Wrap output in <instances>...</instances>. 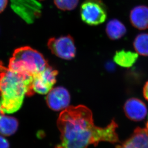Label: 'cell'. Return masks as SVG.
<instances>
[{
  "instance_id": "obj_22",
  "label": "cell",
  "mask_w": 148,
  "mask_h": 148,
  "mask_svg": "<svg viewBox=\"0 0 148 148\" xmlns=\"http://www.w3.org/2000/svg\"><path fill=\"white\" fill-rule=\"evenodd\" d=\"M1 114H2V113H1V109H0V116H1Z\"/></svg>"
},
{
  "instance_id": "obj_20",
  "label": "cell",
  "mask_w": 148,
  "mask_h": 148,
  "mask_svg": "<svg viewBox=\"0 0 148 148\" xmlns=\"http://www.w3.org/2000/svg\"><path fill=\"white\" fill-rule=\"evenodd\" d=\"M56 148H61V147H60V146L58 145V146H57V147H56Z\"/></svg>"
},
{
  "instance_id": "obj_14",
  "label": "cell",
  "mask_w": 148,
  "mask_h": 148,
  "mask_svg": "<svg viewBox=\"0 0 148 148\" xmlns=\"http://www.w3.org/2000/svg\"><path fill=\"white\" fill-rule=\"evenodd\" d=\"M18 122L14 117L0 116V133L9 136L14 134L18 128Z\"/></svg>"
},
{
  "instance_id": "obj_3",
  "label": "cell",
  "mask_w": 148,
  "mask_h": 148,
  "mask_svg": "<svg viewBox=\"0 0 148 148\" xmlns=\"http://www.w3.org/2000/svg\"><path fill=\"white\" fill-rule=\"evenodd\" d=\"M48 65L46 59L40 52L29 47H23L14 50L8 68L13 71L34 78Z\"/></svg>"
},
{
  "instance_id": "obj_11",
  "label": "cell",
  "mask_w": 148,
  "mask_h": 148,
  "mask_svg": "<svg viewBox=\"0 0 148 148\" xmlns=\"http://www.w3.org/2000/svg\"><path fill=\"white\" fill-rule=\"evenodd\" d=\"M130 20L133 26L138 29H148V6L142 5L133 8L130 12Z\"/></svg>"
},
{
  "instance_id": "obj_18",
  "label": "cell",
  "mask_w": 148,
  "mask_h": 148,
  "mask_svg": "<svg viewBox=\"0 0 148 148\" xmlns=\"http://www.w3.org/2000/svg\"><path fill=\"white\" fill-rule=\"evenodd\" d=\"M8 3V0H0V13L4 11Z\"/></svg>"
},
{
  "instance_id": "obj_19",
  "label": "cell",
  "mask_w": 148,
  "mask_h": 148,
  "mask_svg": "<svg viewBox=\"0 0 148 148\" xmlns=\"http://www.w3.org/2000/svg\"><path fill=\"white\" fill-rule=\"evenodd\" d=\"M143 93L144 98H145L147 101H148V81L146 82V84L144 85Z\"/></svg>"
},
{
  "instance_id": "obj_7",
  "label": "cell",
  "mask_w": 148,
  "mask_h": 148,
  "mask_svg": "<svg viewBox=\"0 0 148 148\" xmlns=\"http://www.w3.org/2000/svg\"><path fill=\"white\" fill-rule=\"evenodd\" d=\"M57 74V71L48 65L43 71L34 77L33 91L41 95L48 94L56 82Z\"/></svg>"
},
{
  "instance_id": "obj_17",
  "label": "cell",
  "mask_w": 148,
  "mask_h": 148,
  "mask_svg": "<svg viewBox=\"0 0 148 148\" xmlns=\"http://www.w3.org/2000/svg\"><path fill=\"white\" fill-rule=\"evenodd\" d=\"M0 148H9V144L7 140L0 136Z\"/></svg>"
},
{
  "instance_id": "obj_16",
  "label": "cell",
  "mask_w": 148,
  "mask_h": 148,
  "mask_svg": "<svg viewBox=\"0 0 148 148\" xmlns=\"http://www.w3.org/2000/svg\"><path fill=\"white\" fill-rule=\"evenodd\" d=\"M79 0H54L58 8L62 11H71L75 8Z\"/></svg>"
},
{
  "instance_id": "obj_13",
  "label": "cell",
  "mask_w": 148,
  "mask_h": 148,
  "mask_svg": "<svg viewBox=\"0 0 148 148\" xmlns=\"http://www.w3.org/2000/svg\"><path fill=\"white\" fill-rule=\"evenodd\" d=\"M106 34L112 40H117L122 38L127 32L124 25L119 20H110L106 25Z\"/></svg>"
},
{
  "instance_id": "obj_2",
  "label": "cell",
  "mask_w": 148,
  "mask_h": 148,
  "mask_svg": "<svg viewBox=\"0 0 148 148\" xmlns=\"http://www.w3.org/2000/svg\"><path fill=\"white\" fill-rule=\"evenodd\" d=\"M33 81L32 77L13 71L0 63V109L2 114L18 110L25 95L34 94Z\"/></svg>"
},
{
  "instance_id": "obj_10",
  "label": "cell",
  "mask_w": 148,
  "mask_h": 148,
  "mask_svg": "<svg viewBox=\"0 0 148 148\" xmlns=\"http://www.w3.org/2000/svg\"><path fill=\"white\" fill-rule=\"evenodd\" d=\"M116 148H148V130L137 127L131 137Z\"/></svg>"
},
{
  "instance_id": "obj_9",
  "label": "cell",
  "mask_w": 148,
  "mask_h": 148,
  "mask_svg": "<svg viewBox=\"0 0 148 148\" xmlns=\"http://www.w3.org/2000/svg\"><path fill=\"white\" fill-rule=\"evenodd\" d=\"M126 116L130 120L140 121L145 118L147 114V108L143 101L136 98H130L124 106Z\"/></svg>"
},
{
  "instance_id": "obj_4",
  "label": "cell",
  "mask_w": 148,
  "mask_h": 148,
  "mask_svg": "<svg viewBox=\"0 0 148 148\" xmlns=\"http://www.w3.org/2000/svg\"><path fill=\"white\" fill-rule=\"evenodd\" d=\"M84 22L91 26L103 23L107 17V10L101 0H86L82 3L80 10Z\"/></svg>"
},
{
  "instance_id": "obj_23",
  "label": "cell",
  "mask_w": 148,
  "mask_h": 148,
  "mask_svg": "<svg viewBox=\"0 0 148 148\" xmlns=\"http://www.w3.org/2000/svg\"><path fill=\"white\" fill-rule=\"evenodd\" d=\"M146 128H147V129H148V127H146Z\"/></svg>"
},
{
  "instance_id": "obj_5",
  "label": "cell",
  "mask_w": 148,
  "mask_h": 148,
  "mask_svg": "<svg viewBox=\"0 0 148 148\" xmlns=\"http://www.w3.org/2000/svg\"><path fill=\"white\" fill-rule=\"evenodd\" d=\"M48 46L53 54L63 60H70L75 56L76 48L74 40L70 35L51 38Z\"/></svg>"
},
{
  "instance_id": "obj_15",
  "label": "cell",
  "mask_w": 148,
  "mask_h": 148,
  "mask_svg": "<svg viewBox=\"0 0 148 148\" xmlns=\"http://www.w3.org/2000/svg\"><path fill=\"white\" fill-rule=\"evenodd\" d=\"M133 46L138 54L148 56V34L141 33L134 39Z\"/></svg>"
},
{
  "instance_id": "obj_12",
  "label": "cell",
  "mask_w": 148,
  "mask_h": 148,
  "mask_svg": "<svg viewBox=\"0 0 148 148\" xmlns=\"http://www.w3.org/2000/svg\"><path fill=\"white\" fill-rule=\"evenodd\" d=\"M138 57V53L131 51L121 50L116 52L113 60L119 66L129 68L136 63Z\"/></svg>"
},
{
  "instance_id": "obj_21",
  "label": "cell",
  "mask_w": 148,
  "mask_h": 148,
  "mask_svg": "<svg viewBox=\"0 0 148 148\" xmlns=\"http://www.w3.org/2000/svg\"><path fill=\"white\" fill-rule=\"evenodd\" d=\"M146 127H148V122H147V124H146Z\"/></svg>"
},
{
  "instance_id": "obj_8",
  "label": "cell",
  "mask_w": 148,
  "mask_h": 148,
  "mask_svg": "<svg viewBox=\"0 0 148 148\" xmlns=\"http://www.w3.org/2000/svg\"><path fill=\"white\" fill-rule=\"evenodd\" d=\"M70 100L68 91L62 87L52 89L46 97L48 106L54 111L62 110L68 108Z\"/></svg>"
},
{
  "instance_id": "obj_1",
  "label": "cell",
  "mask_w": 148,
  "mask_h": 148,
  "mask_svg": "<svg viewBox=\"0 0 148 148\" xmlns=\"http://www.w3.org/2000/svg\"><path fill=\"white\" fill-rule=\"evenodd\" d=\"M61 133L62 148H88L100 142L118 143L117 124L112 120L108 126L98 127L94 125L92 112L83 105L69 106L60 113L57 121Z\"/></svg>"
},
{
  "instance_id": "obj_6",
  "label": "cell",
  "mask_w": 148,
  "mask_h": 148,
  "mask_svg": "<svg viewBox=\"0 0 148 148\" xmlns=\"http://www.w3.org/2000/svg\"><path fill=\"white\" fill-rule=\"evenodd\" d=\"M11 7L27 23L34 21L40 13L41 5L36 0H11Z\"/></svg>"
}]
</instances>
